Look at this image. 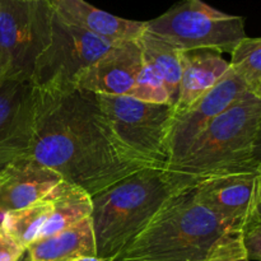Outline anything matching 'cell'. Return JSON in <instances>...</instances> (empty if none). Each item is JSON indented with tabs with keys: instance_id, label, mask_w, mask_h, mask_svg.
I'll use <instances>...</instances> for the list:
<instances>
[{
	"instance_id": "5b68a950",
	"label": "cell",
	"mask_w": 261,
	"mask_h": 261,
	"mask_svg": "<svg viewBox=\"0 0 261 261\" xmlns=\"http://www.w3.org/2000/svg\"><path fill=\"white\" fill-rule=\"evenodd\" d=\"M145 31L176 50L231 54L247 37L245 19L211 7L203 0H182L145 22Z\"/></svg>"
},
{
	"instance_id": "6da1fadb",
	"label": "cell",
	"mask_w": 261,
	"mask_h": 261,
	"mask_svg": "<svg viewBox=\"0 0 261 261\" xmlns=\"http://www.w3.org/2000/svg\"><path fill=\"white\" fill-rule=\"evenodd\" d=\"M25 155L91 196L144 168H162L130 149L96 94L75 86L35 87Z\"/></svg>"
},
{
	"instance_id": "f1b7e54d",
	"label": "cell",
	"mask_w": 261,
	"mask_h": 261,
	"mask_svg": "<svg viewBox=\"0 0 261 261\" xmlns=\"http://www.w3.org/2000/svg\"><path fill=\"white\" fill-rule=\"evenodd\" d=\"M251 93L254 94V96H256L259 99H261V81L254 87V88H252Z\"/></svg>"
},
{
	"instance_id": "4dcf8cb0",
	"label": "cell",
	"mask_w": 261,
	"mask_h": 261,
	"mask_svg": "<svg viewBox=\"0 0 261 261\" xmlns=\"http://www.w3.org/2000/svg\"><path fill=\"white\" fill-rule=\"evenodd\" d=\"M27 260H28V255H27V252H25V254L22 256V259H20L19 261H27Z\"/></svg>"
},
{
	"instance_id": "83f0119b",
	"label": "cell",
	"mask_w": 261,
	"mask_h": 261,
	"mask_svg": "<svg viewBox=\"0 0 261 261\" xmlns=\"http://www.w3.org/2000/svg\"><path fill=\"white\" fill-rule=\"evenodd\" d=\"M70 261H109V260L101 259V257L98 256H83V257H76V259H73Z\"/></svg>"
},
{
	"instance_id": "d4e9b609",
	"label": "cell",
	"mask_w": 261,
	"mask_h": 261,
	"mask_svg": "<svg viewBox=\"0 0 261 261\" xmlns=\"http://www.w3.org/2000/svg\"><path fill=\"white\" fill-rule=\"evenodd\" d=\"M252 162L256 167H261V119L257 125L254 145H252Z\"/></svg>"
},
{
	"instance_id": "4316f807",
	"label": "cell",
	"mask_w": 261,
	"mask_h": 261,
	"mask_svg": "<svg viewBox=\"0 0 261 261\" xmlns=\"http://www.w3.org/2000/svg\"><path fill=\"white\" fill-rule=\"evenodd\" d=\"M254 216H256L257 218L261 219V167H260V181H259V194H257V200H256V206H255Z\"/></svg>"
},
{
	"instance_id": "d6a6232c",
	"label": "cell",
	"mask_w": 261,
	"mask_h": 261,
	"mask_svg": "<svg viewBox=\"0 0 261 261\" xmlns=\"http://www.w3.org/2000/svg\"><path fill=\"white\" fill-rule=\"evenodd\" d=\"M0 171H2V170H0Z\"/></svg>"
},
{
	"instance_id": "30bf717a",
	"label": "cell",
	"mask_w": 261,
	"mask_h": 261,
	"mask_svg": "<svg viewBox=\"0 0 261 261\" xmlns=\"http://www.w3.org/2000/svg\"><path fill=\"white\" fill-rule=\"evenodd\" d=\"M31 76L10 73L0 82V170L25 155L33 111Z\"/></svg>"
},
{
	"instance_id": "603a6c76",
	"label": "cell",
	"mask_w": 261,
	"mask_h": 261,
	"mask_svg": "<svg viewBox=\"0 0 261 261\" xmlns=\"http://www.w3.org/2000/svg\"><path fill=\"white\" fill-rule=\"evenodd\" d=\"M242 237L250 261H261V219L252 214L242 228Z\"/></svg>"
},
{
	"instance_id": "52a82bcc",
	"label": "cell",
	"mask_w": 261,
	"mask_h": 261,
	"mask_svg": "<svg viewBox=\"0 0 261 261\" xmlns=\"http://www.w3.org/2000/svg\"><path fill=\"white\" fill-rule=\"evenodd\" d=\"M54 15L50 0H0V51L10 73L31 76L36 59L50 45Z\"/></svg>"
},
{
	"instance_id": "484cf974",
	"label": "cell",
	"mask_w": 261,
	"mask_h": 261,
	"mask_svg": "<svg viewBox=\"0 0 261 261\" xmlns=\"http://www.w3.org/2000/svg\"><path fill=\"white\" fill-rule=\"evenodd\" d=\"M8 74H10L9 61H8V59L5 58L4 54L0 51V82H2Z\"/></svg>"
},
{
	"instance_id": "5bb4252c",
	"label": "cell",
	"mask_w": 261,
	"mask_h": 261,
	"mask_svg": "<svg viewBox=\"0 0 261 261\" xmlns=\"http://www.w3.org/2000/svg\"><path fill=\"white\" fill-rule=\"evenodd\" d=\"M55 14L66 24L96 35L111 43L139 40L145 22L120 18L98 9L86 0H50Z\"/></svg>"
},
{
	"instance_id": "7c38bea8",
	"label": "cell",
	"mask_w": 261,
	"mask_h": 261,
	"mask_svg": "<svg viewBox=\"0 0 261 261\" xmlns=\"http://www.w3.org/2000/svg\"><path fill=\"white\" fill-rule=\"evenodd\" d=\"M142 66L139 40L122 41L110 46L76 78L74 86L94 94L129 96Z\"/></svg>"
},
{
	"instance_id": "ac0fdd59",
	"label": "cell",
	"mask_w": 261,
	"mask_h": 261,
	"mask_svg": "<svg viewBox=\"0 0 261 261\" xmlns=\"http://www.w3.org/2000/svg\"><path fill=\"white\" fill-rule=\"evenodd\" d=\"M143 60L158 74L170 94L171 105L175 106L181 81L180 53L173 46L144 31L139 37Z\"/></svg>"
},
{
	"instance_id": "ffe728a7",
	"label": "cell",
	"mask_w": 261,
	"mask_h": 261,
	"mask_svg": "<svg viewBox=\"0 0 261 261\" xmlns=\"http://www.w3.org/2000/svg\"><path fill=\"white\" fill-rule=\"evenodd\" d=\"M229 66L251 92L261 81V37H245L240 41L231 53Z\"/></svg>"
},
{
	"instance_id": "44dd1931",
	"label": "cell",
	"mask_w": 261,
	"mask_h": 261,
	"mask_svg": "<svg viewBox=\"0 0 261 261\" xmlns=\"http://www.w3.org/2000/svg\"><path fill=\"white\" fill-rule=\"evenodd\" d=\"M129 97L138 99V101L149 102V103L171 105L170 94H168L162 79L144 60H143V66L138 74L132 91H130Z\"/></svg>"
},
{
	"instance_id": "277c9868",
	"label": "cell",
	"mask_w": 261,
	"mask_h": 261,
	"mask_svg": "<svg viewBox=\"0 0 261 261\" xmlns=\"http://www.w3.org/2000/svg\"><path fill=\"white\" fill-rule=\"evenodd\" d=\"M175 191L165 168H144L92 196L97 256L116 260Z\"/></svg>"
},
{
	"instance_id": "7a4b0ae2",
	"label": "cell",
	"mask_w": 261,
	"mask_h": 261,
	"mask_svg": "<svg viewBox=\"0 0 261 261\" xmlns=\"http://www.w3.org/2000/svg\"><path fill=\"white\" fill-rule=\"evenodd\" d=\"M244 228L219 218L196 199L195 189L177 190L115 261H199L221 237Z\"/></svg>"
},
{
	"instance_id": "4fadbf2b",
	"label": "cell",
	"mask_w": 261,
	"mask_h": 261,
	"mask_svg": "<svg viewBox=\"0 0 261 261\" xmlns=\"http://www.w3.org/2000/svg\"><path fill=\"white\" fill-rule=\"evenodd\" d=\"M61 181L56 171L19 155L0 171V209L7 213L43 200Z\"/></svg>"
},
{
	"instance_id": "7402d4cb",
	"label": "cell",
	"mask_w": 261,
	"mask_h": 261,
	"mask_svg": "<svg viewBox=\"0 0 261 261\" xmlns=\"http://www.w3.org/2000/svg\"><path fill=\"white\" fill-rule=\"evenodd\" d=\"M199 261H250L242 237V228L232 229L214 244L206 256Z\"/></svg>"
},
{
	"instance_id": "8fae6325",
	"label": "cell",
	"mask_w": 261,
	"mask_h": 261,
	"mask_svg": "<svg viewBox=\"0 0 261 261\" xmlns=\"http://www.w3.org/2000/svg\"><path fill=\"white\" fill-rule=\"evenodd\" d=\"M260 168L205 178L194 186L196 199L219 218L244 227L254 214Z\"/></svg>"
},
{
	"instance_id": "e0dca14e",
	"label": "cell",
	"mask_w": 261,
	"mask_h": 261,
	"mask_svg": "<svg viewBox=\"0 0 261 261\" xmlns=\"http://www.w3.org/2000/svg\"><path fill=\"white\" fill-rule=\"evenodd\" d=\"M53 203V213L43 226L38 240H43L88 218L92 214V196L79 186L61 181L47 196ZM37 240V241H38Z\"/></svg>"
},
{
	"instance_id": "2e32d148",
	"label": "cell",
	"mask_w": 261,
	"mask_h": 261,
	"mask_svg": "<svg viewBox=\"0 0 261 261\" xmlns=\"http://www.w3.org/2000/svg\"><path fill=\"white\" fill-rule=\"evenodd\" d=\"M25 252L31 261H70L76 257L97 256L91 217L33 242Z\"/></svg>"
},
{
	"instance_id": "d6986e66",
	"label": "cell",
	"mask_w": 261,
	"mask_h": 261,
	"mask_svg": "<svg viewBox=\"0 0 261 261\" xmlns=\"http://www.w3.org/2000/svg\"><path fill=\"white\" fill-rule=\"evenodd\" d=\"M53 213V203L50 199L33 203L24 208L10 211L4 214L0 226L27 250L30 245L38 240L43 226Z\"/></svg>"
},
{
	"instance_id": "9c48e42d",
	"label": "cell",
	"mask_w": 261,
	"mask_h": 261,
	"mask_svg": "<svg viewBox=\"0 0 261 261\" xmlns=\"http://www.w3.org/2000/svg\"><path fill=\"white\" fill-rule=\"evenodd\" d=\"M247 92H250L247 84L229 66V70L216 87L194 102L188 110L172 116L166 143L168 157L166 167L180 161L211 122Z\"/></svg>"
},
{
	"instance_id": "3957f363",
	"label": "cell",
	"mask_w": 261,
	"mask_h": 261,
	"mask_svg": "<svg viewBox=\"0 0 261 261\" xmlns=\"http://www.w3.org/2000/svg\"><path fill=\"white\" fill-rule=\"evenodd\" d=\"M261 119V99L247 92L211 122L185 155L165 168L176 190L213 176L254 170L252 145Z\"/></svg>"
},
{
	"instance_id": "1f68e13d",
	"label": "cell",
	"mask_w": 261,
	"mask_h": 261,
	"mask_svg": "<svg viewBox=\"0 0 261 261\" xmlns=\"http://www.w3.org/2000/svg\"><path fill=\"white\" fill-rule=\"evenodd\" d=\"M27 261H31V260H30V257H28V260H27Z\"/></svg>"
},
{
	"instance_id": "9a60e30c",
	"label": "cell",
	"mask_w": 261,
	"mask_h": 261,
	"mask_svg": "<svg viewBox=\"0 0 261 261\" xmlns=\"http://www.w3.org/2000/svg\"><path fill=\"white\" fill-rule=\"evenodd\" d=\"M180 61V88L172 116L188 110L194 102L216 87L229 70V61L214 51H181Z\"/></svg>"
},
{
	"instance_id": "ba28073f",
	"label": "cell",
	"mask_w": 261,
	"mask_h": 261,
	"mask_svg": "<svg viewBox=\"0 0 261 261\" xmlns=\"http://www.w3.org/2000/svg\"><path fill=\"white\" fill-rule=\"evenodd\" d=\"M114 43L66 24L54 15L50 45L36 59L31 73L33 86H74L76 78Z\"/></svg>"
},
{
	"instance_id": "8992f818",
	"label": "cell",
	"mask_w": 261,
	"mask_h": 261,
	"mask_svg": "<svg viewBox=\"0 0 261 261\" xmlns=\"http://www.w3.org/2000/svg\"><path fill=\"white\" fill-rule=\"evenodd\" d=\"M120 139L144 160L166 168L167 134L172 119L171 105L149 103L129 96L96 94Z\"/></svg>"
},
{
	"instance_id": "f546056e",
	"label": "cell",
	"mask_w": 261,
	"mask_h": 261,
	"mask_svg": "<svg viewBox=\"0 0 261 261\" xmlns=\"http://www.w3.org/2000/svg\"><path fill=\"white\" fill-rule=\"evenodd\" d=\"M4 214H5V212H3L2 209H0V224H2L3 218H4Z\"/></svg>"
},
{
	"instance_id": "cb8c5ba5",
	"label": "cell",
	"mask_w": 261,
	"mask_h": 261,
	"mask_svg": "<svg viewBox=\"0 0 261 261\" xmlns=\"http://www.w3.org/2000/svg\"><path fill=\"white\" fill-rule=\"evenodd\" d=\"M24 254V247L0 226V261H19Z\"/></svg>"
}]
</instances>
